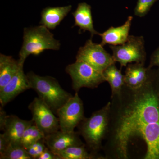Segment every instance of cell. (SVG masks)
<instances>
[{"label": "cell", "instance_id": "6da1fadb", "mask_svg": "<svg viewBox=\"0 0 159 159\" xmlns=\"http://www.w3.org/2000/svg\"><path fill=\"white\" fill-rule=\"evenodd\" d=\"M159 122V100L152 90H144L137 94L119 119L116 140L120 155L128 156L131 138L139 135L145 125Z\"/></svg>", "mask_w": 159, "mask_h": 159}, {"label": "cell", "instance_id": "7a4b0ae2", "mask_svg": "<svg viewBox=\"0 0 159 159\" xmlns=\"http://www.w3.org/2000/svg\"><path fill=\"white\" fill-rule=\"evenodd\" d=\"M27 76L31 89L37 93L39 98L45 102L55 115L73 96L63 89L54 77L39 76L33 72H29Z\"/></svg>", "mask_w": 159, "mask_h": 159}, {"label": "cell", "instance_id": "3957f363", "mask_svg": "<svg viewBox=\"0 0 159 159\" xmlns=\"http://www.w3.org/2000/svg\"><path fill=\"white\" fill-rule=\"evenodd\" d=\"M59 41L55 39L49 29L43 25L25 28L23 33V43L19 52V62L24 65L30 55H37L47 50L58 51Z\"/></svg>", "mask_w": 159, "mask_h": 159}, {"label": "cell", "instance_id": "277c9868", "mask_svg": "<svg viewBox=\"0 0 159 159\" xmlns=\"http://www.w3.org/2000/svg\"><path fill=\"white\" fill-rule=\"evenodd\" d=\"M111 105V102H108L101 109L94 112L89 118H84L78 125L79 134L93 151L101 147L108 126Z\"/></svg>", "mask_w": 159, "mask_h": 159}, {"label": "cell", "instance_id": "5b68a950", "mask_svg": "<svg viewBox=\"0 0 159 159\" xmlns=\"http://www.w3.org/2000/svg\"><path fill=\"white\" fill-rule=\"evenodd\" d=\"M65 70L70 76L72 88L76 93L82 88H96L105 81L102 73L84 61L76 60L67 66Z\"/></svg>", "mask_w": 159, "mask_h": 159}, {"label": "cell", "instance_id": "8992f818", "mask_svg": "<svg viewBox=\"0 0 159 159\" xmlns=\"http://www.w3.org/2000/svg\"><path fill=\"white\" fill-rule=\"evenodd\" d=\"M116 62L121 67L126 66L132 63H145L146 52L145 40L142 36L129 35L128 39L120 45H110Z\"/></svg>", "mask_w": 159, "mask_h": 159}, {"label": "cell", "instance_id": "52a82bcc", "mask_svg": "<svg viewBox=\"0 0 159 159\" xmlns=\"http://www.w3.org/2000/svg\"><path fill=\"white\" fill-rule=\"evenodd\" d=\"M101 44L93 42L92 39L79 48L76 60L84 61L102 73L106 69L116 63L112 55L107 53Z\"/></svg>", "mask_w": 159, "mask_h": 159}, {"label": "cell", "instance_id": "ba28073f", "mask_svg": "<svg viewBox=\"0 0 159 159\" xmlns=\"http://www.w3.org/2000/svg\"><path fill=\"white\" fill-rule=\"evenodd\" d=\"M56 115L59 120L60 130L74 131L85 118L83 102L77 92L57 111Z\"/></svg>", "mask_w": 159, "mask_h": 159}, {"label": "cell", "instance_id": "9c48e42d", "mask_svg": "<svg viewBox=\"0 0 159 159\" xmlns=\"http://www.w3.org/2000/svg\"><path fill=\"white\" fill-rule=\"evenodd\" d=\"M34 124L45 136L60 130L59 120L47 104L35 97L29 106Z\"/></svg>", "mask_w": 159, "mask_h": 159}, {"label": "cell", "instance_id": "30bf717a", "mask_svg": "<svg viewBox=\"0 0 159 159\" xmlns=\"http://www.w3.org/2000/svg\"><path fill=\"white\" fill-rule=\"evenodd\" d=\"M31 89L27 75L21 67L14 77L3 89L0 90V103L2 107L6 105L19 94Z\"/></svg>", "mask_w": 159, "mask_h": 159}, {"label": "cell", "instance_id": "8fae6325", "mask_svg": "<svg viewBox=\"0 0 159 159\" xmlns=\"http://www.w3.org/2000/svg\"><path fill=\"white\" fill-rule=\"evenodd\" d=\"M79 133L76 132H64L59 130L47 135L44 139L48 148L54 153L66 148L84 145L80 139Z\"/></svg>", "mask_w": 159, "mask_h": 159}, {"label": "cell", "instance_id": "7c38bea8", "mask_svg": "<svg viewBox=\"0 0 159 159\" xmlns=\"http://www.w3.org/2000/svg\"><path fill=\"white\" fill-rule=\"evenodd\" d=\"M34 123L33 120H23L17 116L7 115L1 130L11 144L21 145V141L26 129Z\"/></svg>", "mask_w": 159, "mask_h": 159}, {"label": "cell", "instance_id": "4fadbf2b", "mask_svg": "<svg viewBox=\"0 0 159 159\" xmlns=\"http://www.w3.org/2000/svg\"><path fill=\"white\" fill-rule=\"evenodd\" d=\"M133 19V16H129L122 25L117 27H111L104 32L99 33V35L102 39L100 44L104 46L106 44L120 45L124 43L129 36Z\"/></svg>", "mask_w": 159, "mask_h": 159}, {"label": "cell", "instance_id": "5bb4252c", "mask_svg": "<svg viewBox=\"0 0 159 159\" xmlns=\"http://www.w3.org/2000/svg\"><path fill=\"white\" fill-rule=\"evenodd\" d=\"M147 145L146 159H159V122L145 125L139 134Z\"/></svg>", "mask_w": 159, "mask_h": 159}, {"label": "cell", "instance_id": "9a60e30c", "mask_svg": "<svg viewBox=\"0 0 159 159\" xmlns=\"http://www.w3.org/2000/svg\"><path fill=\"white\" fill-rule=\"evenodd\" d=\"M74 18V26L79 27V32L88 31L91 33V37L94 35H99V32L95 30L92 17L91 6L87 3H79L77 9L72 13Z\"/></svg>", "mask_w": 159, "mask_h": 159}, {"label": "cell", "instance_id": "2e32d148", "mask_svg": "<svg viewBox=\"0 0 159 159\" xmlns=\"http://www.w3.org/2000/svg\"><path fill=\"white\" fill-rule=\"evenodd\" d=\"M148 69L144 64L134 63L126 66L124 75L125 84L133 89H139L143 87L147 80Z\"/></svg>", "mask_w": 159, "mask_h": 159}, {"label": "cell", "instance_id": "e0dca14e", "mask_svg": "<svg viewBox=\"0 0 159 159\" xmlns=\"http://www.w3.org/2000/svg\"><path fill=\"white\" fill-rule=\"evenodd\" d=\"M72 8L71 5L62 7H47L42 11L39 24L48 29L54 30L67 16Z\"/></svg>", "mask_w": 159, "mask_h": 159}, {"label": "cell", "instance_id": "ac0fdd59", "mask_svg": "<svg viewBox=\"0 0 159 159\" xmlns=\"http://www.w3.org/2000/svg\"><path fill=\"white\" fill-rule=\"evenodd\" d=\"M24 65L12 56L0 54V90L9 82Z\"/></svg>", "mask_w": 159, "mask_h": 159}, {"label": "cell", "instance_id": "d6986e66", "mask_svg": "<svg viewBox=\"0 0 159 159\" xmlns=\"http://www.w3.org/2000/svg\"><path fill=\"white\" fill-rule=\"evenodd\" d=\"M105 81H107L111 89L112 97L120 94L123 85L125 84L124 75L117 68L115 63L109 66L102 72Z\"/></svg>", "mask_w": 159, "mask_h": 159}, {"label": "cell", "instance_id": "ffe728a7", "mask_svg": "<svg viewBox=\"0 0 159 159\" xmlns=\"http://www.w3.org/2000/svg\"><path fill=\"white\" fill-rule=\"evenodd\" d=\"M56 154L60 159H90L94 156L89 153L86 149L84 145L74 146L66 148Z\"/></svg>", "mask_w": 159, "mask_h": 159}, {"label": "cell", "instance_id": "44dd1931", "mask_svg": "<svg viewBox=\"0 0 159 159\" xmlns=\"http://www.w3.org/2000/svg\"><path fill=\"white\" fill-rule=\"evenodd\" d=\"M46 136L33 123L26 129L21 141V145L25 148L38 141L44 139Z\"/></svg>", "mask_w": 159, "mask_h": 159}, {"label": "cell", "instance_id": "7402d4cb", "mask_svg": "<svg viewBox=\"0 0 159 159\" xmlns=\"http://www.w3.org/2000/svg\"><path fill=\"white\" fill-rule=\"evenodd\" d=\"M0 159H32L22 145L11 143L4 153L0 155Z\"/></svg>", "mask_w": 159, "mask_h": 159}, {"label": "cell", "instance_id": "603a6c76", "mask_svg": "<svg viewBox=\"0 0 159 159\" xmlns=\"http://www.w3.org/2000/svg\"><path fill=\"white\" fill-rule=\"evenodd\" d=\"M48 148L44 139H41L25 148L31 158L38 159L41 155Z\"/></svg>", "mask_w": 159, "mask_h": 159}, {"label": "cell", "instance_id": "cb8c5ba5", "mask_svg": "<svg viewBox=\"0 0 159 159\" xmlns=\"http://www.w3.org/2000/svg\"><path fill=\"white\" fill-rule=\"evenodd\" d=\"M157 0H138L134 9V14L139 17L145 16Z\"/></svg>", "mask_w": 159, "mask_h": 159}, {"label": "cell", "instance_id": "d4e9b609", "mask_svg": "<svg viewBox=\"0 0 159 159\" xmlns=\"http://www.w3.org/2000/svg\"><path fill=\"white\" fill-rule=\"evenodd\" d=\"M10 144L11 143L3 134H0V155L4 153Z\"/></svg>", "mask_w": 159, "mask_h": 159}, {"label": "cell", "instance_id": "484cf974", "mask_svg": "<svg viewBox=\"0 0 159 159\" xmlns=\"http://www.w3.org/2000/svg\"><path fill=\"white\" fill-rule=\"evenodd\" d=\"M38 159H60L59 157L56 154L50 150L48 148H47Z\"/></svg>", "mask_w": 159, "mask_h": 159}, {"label": "cell", "instance_id": "4316f807", "mask_svg": "<svg viewBox=\"0 0 159 159\" xmlns=\"http://www.w3.org/2000/svg\"><path fill=\"white\" fill-rule=\"evenodd\" d=\"M153 66H158L159 67V48L154 52L151 58L149 68Z\"/></svg>", "mask_w": 159, "mask_h": 159}]
</instances>
